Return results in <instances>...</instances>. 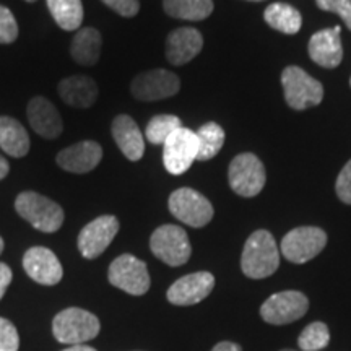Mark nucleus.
<instances>
[{"instance_id": "nucleus-31", "label": "nucleus", "mask_w": 351, "mask_h": 351, "mask_svg": "<svg viewBox=\"0 0 351 351\" xmlns=\"http://www.w3.org/2000/svg\"><path fill=\"white\" fill-rule=\"evenodd\" d=\"M20 337L10 320L0 317V351H19Z\"/></svg>"}, {"instance_id": "nucleus-42", "label": "nucleus", "mask_w": 351, "mask_h": 351, "mask_svg": "<svg viewBox=\"0 0 351 351\" xmlns=\"http://www.w3.org/2000/svg\"><path fill=\"white\" fill-rule=\"evenodd\" d=\"M282 351H293V350H282Z\"/></svg>"}, {"instance_id": "nucleus-30", "label": "nucleus", "mask_w": 351, "mask_h": 351, "mask_svg": "<svg viewBox=\"0 0 351 351\" xmlns=\"http://www.w3.org/2000/svg\"><path fill=\"white\" fill-rule=\"evenodd\" d=\"M19 38V25L7 7L0 5V44H12Z\"/></svg>"}, {"instance_id": "nucleus-27", "label": "nucleus", "mask_w": 351, "mask_h": 351, "mask_svg": "<svg viewBox=\"0 0 351 351\" xmlns=\"http://www.w3.org/2000/svg\"><path fill=\"white\" fill-rule=\"evenodd\" d=\"M195 134L197 140H199L197 160L207 161L217 156L218 152L223 148V143H225V130L215 122H208V124L202 125Z\"/></svg>"}, {"instance_id": "nucleus-4", "label": "nucleus", "mask_w": 351, "mask_h": 351, "mask_svg": "<svg viewBox=\"0 0 351 351\" xmlns=\"http://www.w3.org/2000/svg\"><path fill=\"white\" fill-rule=\"evenodd\" d=\"M285 99L296 111H304L320 104L324 98L322 83L315 80L300 67H287L282 73Z\"/></svg>"}, {"instance_id": "nucleus-34", "label": "nucleus", "mask_w": 351, "mask_h": 351, "mask_svg": "<svg viewBox=\"0 0 351 351\" xmlns=\"http://www.w3.org/2000/svg\"><path fill=\"white\" fill-rule=\"evenodd\" d=\"M109 8L122 16H135L140 10L138 0H103Z\"/></svg>"}, {"instance_id": "nucleus-32", "label": "nucleus", "mask_w": 351, "mask_h": 351, "mask_svg": "<svg viewBox=\"0 0 351 351\" xmlns=\"http://www.w3.org/2000/svg\"><path fill=\"white\" fill-rule=\"evenodd\" d=\"M315 3L320 10L337 13L351 32V0H315Z\"/></svg>"}, {"instance_id": "nucleus-1", "label": "nucleus", "mask_w": 351, "mask_h": 351, "mask_svg": "<svg viewBox=\"0 0 351 351\" xmlns=\"http://www.w3.org/2000/svg\"><path fill=\"white\" fill-rule=\"evenodd\" d=\"M280 265V252L274 236L269 231L258 230L245 241L241 269L252 280H262L274 275Z\"/></svg>"}, {"instance_id": "nucleus-3", "label": "nucleus", "mask_w": 351, "mask_h": 351, "mask_svg": "<svg viewBox=\"0 0 351 351\" xmlns=\"http://www.w3.org/2000/svg\"><path fill=\"white\" fill-rule=\"evenodd\" d=\"M99 319L90 311L69 307L60 311L52 320V333L56 340L67 345H83L98 337Z\"/></svg>"}, {"instance_id": "nucleus-22", "label": "nucleus", "mask_w": 351, "mask_h": 351, "mask_svg": "<svg viewBox=\"0 0 351 351\" xmlns=\"http://www.w3.org/2000/svg\"><path fill=\"white\" fill-rule=\"evenodd\" d=\"M103 47V38L96 28L78 29L70 44V54L78 65L91 67L98 64Z\"/></svg>"}, {"instance_id": "nucleus-17", "label": "nucleus", "mask_w": 351, "mask_h": 351, "mask_svg": "<svg viewBox=\"0 0 351 351\" xmlns=\"http://www.w3.org/2000/svg\"><path fill=\"white\" fill-rule=\"evenodd\" d=\"M26 116H28L29 125L33 127V130L43 138L54 140L62 134L64 121L60 117V112L57 111V108L49 99L43 98V96H34L29 101Z\"/></svg>"}, {"instance_id": "nucleus-15", "label": "nucleus", "mask_w": 351, "mask_h": 351, "mask_svg": "<svg viewBox=\"0 0 351 351\" xmlns=\"http://www.w3.org/2000/svg\"><path fill=\"white\" fill-rule=\"evenodd\" d=\"M23 269L29 278L39 285H46V287H54L62 280L64 275L62 265L56 254L41 245H36L25 252Z\"/></svg>"}, {"instance_id": "nucleus-38", "label": "nucleus", "mask_w": 351, "mask_h": 351, "mask_svg": "<svg viewBox=\"0 0 351 351\" xmlns=\"http://www.w3.org/2000/svg\"><path fill=\"white\" fill-rule=\"evenodd\" d=\"M64 351H96V350L91 348V346H86V345H72L70 348L64 350Z\"/></svg>"}, {"instance_id": "nucleus-37", "label": "nucleus", "mask_w": 351, "mask_h": 351, "mask_svg": "<svg viewBox=\"0 0 351 351\" xmlns=\"http://www.w3.org/2000/svg\"><path fill=\"white\" fill-rule=\"evenodd\" d=\"M10 171V166H8V161L3 156H0V181L8 174Z\"/></svg>"}, {"instance_id": "nucleus-12", "label": "nucleus", "mask_w": 351, "mask_h": 351, "mask_svg": "<svg viewBox=\"0 0 351 351\" xmlns=\"http://www.w3.org/2000/svg\"><path fill=\"white\" fill-rule=\"evenodd\" d=\"M181 90V80L176 73L165 69L150 70L140 73L132 80L130 91L135 99L160 101L178 95Z\"/></svg>"}, {"instance_id": "nucleus-23", "label": "nucleus", "mask_w": 351, "mask_h": 351, "mask_svg": "<svg viewBox=\"0 0 351 351\" xmlns=\"http://www.w3.org/2000/svg\"><path fill=\"white\" fill-rule=\"evenodd\" d=\"M0 148L13 158H23L29 152V135L21 122L0 116Z\"/></svg>"}, {"instance_id": "nucleus-5", "label": "nucleus", "mask_w": 351, "mask_h": 351, "mask_svg": "<svg viewBox=\"0 0 351 351\" xmlns=\"http://www.w3.org/2000/svg\"><path fill=\"white\" fill-rule=\"evenodd\" d=\"M108 278L112 287L119 288L132 296L145 295L152 285L147 263L130 254H124L112 261L108 270Z\"/></svg>"}, {"instance_id": "nucleus-7", "label": "nucleus", "mask_w": 351, "mask_h": 351, "mask_svg": "<svg viewBox=\"0 0 351 351\" xmlns=\"http://www.w3.org/2000/svg\"><path fill=\"white\" fill-rule=\"evenodd\" d=\"M168 205L173 217L192 228H204L213 218L212 204L207 197L199 194L194 189L182 187L174 191Z\"/></svg>"}, {"instance_id": "nucleus-18", "label": "nucleus", "mask_w": 351, "mask_h": 351, "mask_svg": "<svg viewBox=\"0 0 351 351\" xmlns=\"http://www.w3.org/2000/svg\"><path fill=\"white\" fill-rule=\"evenodd\" d=\"M204 47V38L199 29L178 28L169 33L166 39V59L173 65H184L191 62Z\"/></svg>"}, {"instance_id": "nucleus-2", "label": "nucleus", "mask_w": 351, "mask_h": 351, "mask_svg": "<svg viewBox=\"0 0 351 351\" xmlns=\"http://www.w3.org/2000/svg\"><path fill=\"white\" fill-rule=\"evenodd\" d=\"M15 210L34 230L43 232H56L60 230L65 218L64 210L59 204L33 191L21 192L16 197Z\"/></svg>"}, {"instance_id": "nucleus-14", "label": "nucleus", "mask_w": 351, "mask_h": 351, "mask_svg": "<svg viewBox=\"0 0 351 351\" xmlns=\"http://www.w3.org/2000/svg\"><path fill=\"white\" fill-rule=\"evenodd\" d=\"M215 276L208 271H197L179 278L171 285L168 293V301L174 306H194L204 301L213 291Z\"/></svg>"}, {"instance_id": "nucleus-11", "label": "nucleus", "mask_w": 351, "mask_h": 351, "mask_svg": "<svg viewBox=\"0 0 351 351\" xmlns=\"http://www.w3.org/2000/svg\"><path fill=\"white\" fill-rule=\"evenodd\" d=\"M309 309V301L300 291H282L271 295L261 307V315L271 326H285L300 320Z\"/></svg>"}, {"instance_id": "nucleus-16", "label": "nucleus", "mask_w": 351, "mask_h": 351, "mask_svg": "<svg viewBox=\"0 0 351 351\" xmlns=\"http://www.w3.org/2000/svg\"><path fill=\"white\" fill-rule=\"evenodd\" d=\"M103 160V148L95 140H83L59 152L56 161L64 171L85 174L93 171Z\"/></svg>"}, {"instance_id": "nucleus-6", "label": "nucleus", "mask_w": 351, "mask_h": 351, "mask_svg": "<svg viewBox=\"0 0 351 351\" xmlns=\"http://www.w3.org/2000/svg\"><path fill=\"white\" fill-rule=\"evenodd\" d=\"M150 249L155 257L169 267L184 265L192 254L187 232L176 225H163L155 230L150 238Z\"/></svg>"}, {"instance_id": "nucleus-28", "label": "nucleus", "mask_w": 351, "mask_h": 351, "mask_svg": "<svg viewBox=\"0 0 351 351\" xmlns=\"http://www.w3.org/2000/svg\"><path fill=\"white\" fill-rule=\"evenodd\" d=\"M181 127L182 122L178 116L161 114V116H155L148 122L147 130H145V137L153 145H163L169 138V135H173Z\"/></svg>"}, {"instance_id": "nucleus-9", "label": "nucleus", "mask_w": 351, "mask_h": 351, "mask_svg": "<svg viewBox=\"0 0 351 351\" xmlns=\"http://www.w3.org/2000/svg\"><path fill=\"white\" fill-rule=\"evenodd\" d=\"M327 244L326 231L315 226L295 228L282 241V254L293 263H306L319 256Z\"/></svg>"}, {"instance_id": "nucleus-35", "label": "nucleus", "mask_w": 351, "mask_h": 351, "mask_svg": "<svg viewBox=\"0 0 351 351\" xmlns=\"http://www.w3.org/2000/svg\"><path fill=\"white\" fill-rule=\"evenodd\" d=\"M12 278H13V274L10 267H8L7 263L0 262V300H2L3 295H5L8 285L12 283Z\"/></svg>"}, {"instance_id": "nucleus-21", "label": "nucleus", "mask_w": 351, "mask_h": 351, "mask_svg": "<svg viewBox=\"0 0 351 351\" xmlns=\"http://www.w3.org/2000/svg\"><path fill=\"white\" fill-rule=\"evenodd\" d=\"M60 99L72 108L86 109L98 99V85L93 78L85 75H72L64 78L57 86Z\"/></svg>"}, {"instance_id": "nucleus-25", "label": "nucleus", "mask_w": 351, "mask_h": 351, "mask_svg": "<svg viewBox=\"0 0 351 351\" xmlns=\"http://www.w3.org/2000/svg\"><path fill=\"white\" fill-rule=\"evenodd\" d=\"M165 12L179 20L202 21L213 12L212 0H163Z\"/></svg>"}, {"instance_id": "nucleus-29", "label": "nucleus", "mask_w": 351, "mask_h": 351, "mask_svg": "<svg viewBox=\"0 0 351 351\" xmlns=\"http://www.w3.org/2000/svg\"><path fill=\"white\" fill-rule=\"evenodd\" d=\"M328 341H330V333H328L326 324L313 322L301 332L298 345L304 351H317L326 348Z\"/></svg>"}, {"instance_id": "nucleus-20", "label": "nucleus", "mask_w": 351, "mask_h": 351, "mask_svg": "<svg viewBox=\"0 0 351 351\" xmlns=\"http://www.w3.org/2000/svg\"><path fill=\"white\" fill-rule=\"evenodd\" d=\"M112 138L127 160L138 161L145 153V140L137 122L127 114H121L112 121Z\"/></svg>"}, {"instance_id": "nucleus-43", "label": "nucleus", "mask_w": 351, "mask_h": 351, "mask_svg": "<svg viewBox=\"0 0 351 351\" xmlns=\"http://www.w3.org/2000/svg\"><path fill=\"white\" fill-rule=\"evenodd\" d=\"M350 85H351V78H350Z\"/></svg>"}, {"instance_id": "nucleus-19", "label": "nucleus", "mask_w": 351, "mask_h": 351, "mask_svg": "<svg viewBox=\"0 0 351 351\" xmlns=\"http://www.w3.org/2000/svg\"><path fill=\"white\" fill-rule=\"evenodd\" d=\"M309 57L320 67L335 69L343 59L340 41V26L322 29L313 34L309 41Z\"/></svg>"}, {"instance_id": "nucleus-33", "label": "nucleus", "mask_w": 351, "mask_h": 351, "mask_svg": "<svg viewBox=\"0 0 351 351\" xmlns=\"http://www.w3.org/2000/svg\"><path fill=\"white\" fill-rule=\"evenodd\" d=\"M337 195L346 205H351V160L345 165L337 178Z\"/></svg>"}, {"instance_id": "nucleus-39", "label": "nucleus", "mask_w": 351, "mask_h": 351, "mask_svg": "<svg viewBox=\"0 0 351 351\" xmlns=\"http://www.w3.org/2000/svg\"><path fill=\"white\" fill-rule=\"evenodd\" d=\"M2 251H3V239L0 238V254H2Z\"/></svg>"}, {"instance_id": "nucleus-10", "label": "nucleus", "mask_w": 351, "mask_h": 351, "mask_svg": "<svg viewBox=\"0 0 351 351\" xmlns=\"http://www.w3.org/2000/svg\"><path fill=\"white\" fill-rule=\"evenodd\" d=\"M163 145L165 168L169 174H184L197 160L199 140H197L195 132H192L191 129L181 127L173 135H169V138Z\"/></svg>"}, {"instance_id": "nucleus-24", "label": "nucleus", "mask_w": 351, "mask_h": 351, "mask_svg": "<svg viewBox=\"0 0 351 351\" xmlns=\"http://www.w3.org/2000/svg\"><path fill=\"white\" fill-rule=\"evenodd\" d=\"M263 19H265L267 25L285 34H296L302 25L301 13L295 7L282 2L271 3L267 7Z\"/></svg>"}, {"instance_id": "nucleus-8", "label": "nucleus", "mask_w": 351, "mask_h": 351, "mask_svg": "<svg viewBox=\"0 0 351 351\" xmlns=\"http://www.w3.org/2000/svg\"><path fill=\"white\" fill-rule=\"evenodd\" d=\"M230 186L241 197H256L265 186V168L252 153H241L228 171Z\"/></svg>"}, {"instance_id": "nucleus-13", "label": "nucleus", "mask_w": 351, "mask_h": 351, "mask_svg": "<svg viewBox=\"0 0 351 351\" xmlns=\"http://www.w3.org/2000/svg\"><path fill=\"white\" fill-rule=\"evenodd\" d=\"M119 232V221L112 215H103L83 228L78 234V251L85 258H96L108 249Z\"/></svg>"}, {"instance_id": "nucleus-40", "label": "nucleus", "mask_w": 351, "mask_h": 351, "mask_svg": "<svg viewBox=\"0 0 351 351\" xmlns=\"http://www.w3.org/2000/svg\"><path fill=\"white\" fill-rule=\"evenodd\" d=\"M26 2H36V0H26Z\"/></svg>"}, {"instance_id": "nucleus-41", "label": "nucleus", "mask_w": 351, "mask_h": 351, "mask_svg": "<svg viewBox=\"0 0 351 351\" xmlns=\"http://www.w3.org/2000/svg\"><path fill=\"white\" fill-rule=\"evenodd\" d=\"M251 2H261V0H251Z\"/></svg>"}, {"instance_id": "nucleus-26", "label": "nucleus", "mask_w": 351, "mask_h": 351, "mask_svg": "<svg viewBox=\"0 0 351 351\" xmlns=\"http://www.w3.org/2000/svg\"><path fill=\"white\" fill-rule=\"evenodd\" d=\"M52 19L65 32H77L83 21L82 0H46Z\"/></svg>"}, {"instance_id": "nucleus-36", "label": "nucleus", "mask_w": 351, "mask_h": 351, "mask_svg": "<svg viewBox=\"0 0 351 351\" xmlns=\"http://www.w3.org/2000/svg\"><path fill=\"white\" fill-rule=\"evenodd\" d=\"M212 351H243V348L238 343H232V341H219L218 345H215Z\"/></svg>"}]
</instances>
